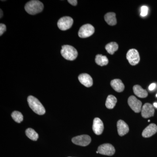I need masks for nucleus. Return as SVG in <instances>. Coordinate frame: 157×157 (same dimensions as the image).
Listing matches in <instances>:
<instances>
[{
  "label": "nucleus",
  "mask_w": 157,
  "mask_h": 157,
  "mask_svg": "<svg viewBox=\"0 0 157 157\" xmlns=\"http://www.w3.org/2000/svg\"><path fill=\"white\" fill-rule=\"evenodd\" d=\"M126 57L129 63L132 66L137 65L140 62V56L136 49H130L127 52Z\"/></svg>",
  "instance_id": "7"
},
{
  "label": "nucleus",
  "mask_w": 157,
  "mask_h": 157,
  "mask_svg": "<svg viewBox=\"0 0 157 157\" xmlns=\"http://www.w3.org/2000/svg\"><path fill=\"white\" fill-rule=\"evenodd\" d=\"M148 7L146 6H143L141 8V12L140 15L142 17H145L148 13Z\"/></svg>",
  "instance_id": "23"
},
{
  "label": "nucleus",
  "mask_w": 157,
  "mask_h": 157,
  "mask_svg": "<svg viewBox=\"0 0 157 157\" xmlns=\"http://www.w3.org/2000/svg\"><path fill=\"white\" fill-rule=\"evenodd\" d=\"M154 106L157 108V103H155L154 104Z\"/></svg>",
  "instance_id": "28"
},
{
  "label": "nucleus",
  "mask_w": 157,
  "mask_h": 157,
  "mask_svg": "<svg viewBox=\"0 0 157 157\" xmlns=\"http://www.w3.org/2000/svg\"><path fill=\"white\" fill-rule=\"evenodd\" d=\"M141 116L144 118L151 117L154 115L155 109L152 105L146 103L141 108Z\"/></svg>",
  "instance_id": "10"
},
{
  "label": "nucleus",
  "mask_w": 157,
  "mask_h": 157,
  "mask_svg": "<svg viewBox=\"0 0 157 157\" xmlns=\"http://www.w3.org/2000/svg\"><path fill=\"white\" fill-rule=\"evenodd\" d=\"M62 56L68 60L73 61L78 56V52L76 48L70 45H64L61 50Z\"/></svg>",
  "instance_id": "3"
},
{
  "label": "nucleus",
  "mask_w": 157,
  "mask_h": 157,
  "mask_svg": "<svg viewBox=\"0 0 157 157\" xmlns=\"http://www.w3.org/2000/svg\"><path fill=\"white\" fill-rule=\"evenodd\" d=\"M25 134L26 136L29 137L31 140H34V141H36L39 138V135L35 130L29 128L26 129L25 131Z\"/></svg>",
  "instance_id": "20"
},
{
  "label": "nucleus",
  "mask_w": 157,
  "mask_h": 157,
  "mask_svg": "<svg viewBox=\"0 0 157 157\" xmlns=\"http://www.w3.org/2000/svg\"><path fill=\"white\" fill-rule=\"evenodd\" d=\"M3 16V11H2V9H1V18H2V17Z\"/></svg>",
  "instance_id": "27"
},
{
  "label": "nucleus",
  "mask_w": 157,
  "mask_h": 157,
  "mask_svg": "<svg viewBox=\"0 0 157 157\" xmlns=\"http://www.w3.org/2000/svg\"><path fill=\"white\" fill-rule=\"evenodd\" d=\"M148 122H150V120H148Z\"/></svg>",
  "instance_id": "29"
},
{
  "label": "nucleus",
  "mask_w": 157,
  "mask_h": 157,
  "mask_svg": "<svg viewBox=\"0 0 157 157\" xmlns=\"http://www.w3.org/2000/svg\"><path fill=\"white\" fill-rule=\"evenodd\" d=\"M134 94L140 98H145L148 95V93L146 90L143 89L140 85H136L133 87Z\"/></svg>",
  "instance_id": "16"
},
{
  "label": "nucleus",
  "mask_w": 157,
  "mask_h": 157,
  "mask_svg": "<svg viewBox=\"0 0 157 157\" xmlns=\"http://www.w3.org/2000/svg\"><path fill=\"white\" fill-rule=\"evenodd\" d=\"M78 79L80 83L86 87H91L93 84V78L87 73H82L78 76Z\"/></svg>",
  "instance_id": "12"
},
{
  "label": "nucleus",
  "mask_w": 157,
  "mask_h": 157,
  "mask_svg": "<svg viewBox=\"0 0 157 157\" xmlns=\"http://www.w3.org/2000/svg\"><path fill=\"white\" fill-rule=\"evenodd\" d=\"M95 32L94 28L91 25L87 24L81 27L78 32V36L81 38H87L93 35Z\"/></svg>",
  "instance_id": "4"
},
{
  "label": "nucleus",
  "mask_w": 157,
  "mask_h": 157,
  "mask_svg": "<svg viewBox=\"0 0 157 157\" xmlns=\"http://www.w3.org/2000/svg\"><path fill=\"white\" fill-rule=\"evenodd\" d=\"M98 151L100 154L112 156L114 154L115 148L110 144H104L98 147Z\"/></svg>",
  "instance_id": "9"
},
{
  "label": "nucleus",
  "mask_w": 157,
  "mask_h": 157,
  "mask_svg": "<svg viewBox=\"0 0 157 157\" xmlns=\"http://www.w3.org/2000/svg\"><path fill=\"white\" fill-rule=\"evenodd\" d=\"M95 62L97 64L102 67L107 65L108 59L107 56L101 54H98L96 56Z\"/></svg>",
  "instance_id": "19"
},
{
  "label": "nucleus",
  "mask_w": 157,
  "mask_h": 157,
  "mask_svg": "<svg viewBox=\"0 0 157 157\" xmlns=\"http://www.w3.org/2000/svg\"><path fill=\"white\" fill-rule=\"evenodd\" d=\"M72 142L74 144L81 146H86L90 143L91 138L89 135H84L73 137Z\"/></svg>",
  "instance_id": "6"
},
{
  "label": "nucleus",
  "mask_w": 157,
  "mask_h": 157,
  "mask_svg": "<svg viewBox=\"0 0 157 157\" xmlns=\"http://www.w3.org/2000/svg\"><path fill=\"white\" fill-rule=\"evenodd\" d=\"M156 87V84L155 83H151L149 86L148 89L152 91L155 89Z\"/></svg>",
  "instance_id": "26"
},
{
  "label": "nucleus",
  "mask_w": 157,
  "mask_h": 157,
  "mask_svg": "<svg viewBox=\"0 0 157 157\" xmlns=\"http://www.w3.org/2000/svg\"><path fill=\"white\" fill-rule=\"evenodd\" d=\"M128 104L131 109L135 113H139L141 111L142 108V102L136 97L131 96L128 99Z\"/></svg>",
  "instance_id": "8"
},
{
  "label": "nucleus",
  "mask_w": 157,
  "mask_h": 157,
  "mask_svg": "<svg viewBox=\"0 0 157 157\" xmlns=\"http://www.w3.org/2000/svg\"><path fill=\"white\" fill-rule=\"evenodd\" d=\"M117 128L118 135L123 136L128 133L129 129L128 125L123 120H119L117 122Z\"/></svg>",
  "instance_id": "13"
},
{
  "label": "nucleus",
  "mask_w": 157,
  "mask_h": 157,
  "mask_svg": "<svg viewBox=\"0 0 157 157\" xmlns=\"http://www.w3.org/2000/svg\"><path fill=\"white\" fill-rule=\"evenodd\" d=\"M68 2L73 6H76L77 4V1L76 0H69Z\"/></svg>",
  "instance_id": "25"
},
{
  "label": "nucleus",
  "mask_w": 157,
  "mask_h": 157,
  "mask_svg": "<svg viewBox=\"0 0 157 157\" xmlns=\"http://www.w3.org/2000/svg\"><path fill=\"white\" fill-rule=\"evenodd\" d=\"M11 117L16 122L20 123L23 120L22 113L17 111H14L11 113Z\"/></svg>",
  "instance_id": "22"
},
{
  "label": "nucleus",
  "mask_w": 157,
  "mask_h": 157,
  "mask_svg": "<svg viewBox=\"0 0 157 157\" xmlns=\"http://www.w3.org/2000/svg\"><path fill=\"white\" fill-rule=\"evenodd\" d=\"M157 132V126L155 124H151L144 130L142 135L144 137H149L154 135Z\"/></svg>",
  "instance_id": "14"
},
{
  "label": "nucleus",
  "mask_w": 157,
  "mask_h": 157,
  "mask_svg": "<svg viewBox=\"0 0 157 157\" xmlns=\"http://www.w3.org/2000/svg\"><path fill=\"white\" fill-rule=\"evenodd\" d=\"M73 23V20L72 17L69 16H65L59 19L57 25L60 29L65 31L71 28Z\"/></svg>",
  "instance_id": "5"
},
{
  "label": "nucleus",
  "mask_w": 157,
  "mask_h": 157,
  "mask_svg": "<svg viewBox=\"0 0 157 157\" xmlns=\"http://www.w3.org/2000/svg\"></svg>",
  "instance_id": "31"
},
{
  "label": "nucleus",
  "mask_w": 157,
  "mask_h": 157,
  "mask_svg": "<svg viewBox=\"0 0 157 157\" xmlns=\"http://www.w3.org/2000/svg\"><path fill=\"white\" fill-rule=\"evenodd\" d=\"M6 30V25L4 24L1 23L0 24V36H2Z\"/></svg>",
  "instance_id": "24"
},
{
  "label": "nucleus",
  "mask_w": 157,
  "mask_h": 157,
  "mask_svg": "<svg viewBox=\"0 0 157 157\" xmlns=\"http://www.w3.org/2000/svg\"><path fill=\"white\" fill-rule=\"evenodd\" d=\"M110 85L117 92L121 93L124 89V85L120 79H115L110 82Z\"/></svg>",
  "instance_id": "15"
},
{
  "label": "nucleus",
  "mask_w": 157,
  "mask_h": 157,
  "mask_svg": "<svg viewBox=\"0 0 157 157\" xmlns=\"http://www.w3.org/2000/svg\"><path fill=\"white\" fill-rule=\"evenodd\" d=\"M105 48L108 53L113 55L118 49V45L116 42H110L106 45Z\"/></svg>",
  "instance_id": "21"
},
{
  "label": "nucleus",
  "mask_w": 157,
  "mask_h": 157,
  "mask_svg": "<svg viewBox=\"0 0 157 157\" xmlns=\"http://www.w3.org/2000/svg\"><path fill=\"white\" fill-rule=\"evenodd\" d=\"M106 22L109 25H115L117 24V19L115 13L113 12H109L105 14L104 16Z\"/></svg>",
  "instance_id": "17"
},
{
  "label": "nucleus",
  "mask_w": 157,
  "mask_h": 157,
  "mask_svg": "<svg viewBox=\"0 0 157 157\" xmlns=\"http://www.w3.org/2000/svg\"><path fill=\"white\" fill-rule=\"evenodd\" d=\"M27 101L29 106L35 113L40 115L45 114V108L38 99L33 96H29L27 98Z\"/></svg>",
  "instance_id": "2"
},
{
  "label": "nucleus",
  "mask_w": 157,
  "mask_h": 157,
  "mask_svg": "<svg viewBox=\"0 0 157 157\" xmlns=\"http://www.w3.org/2000/svg\"><path fill=\"white\" fill-rule=\"evenodd\" d=\"M117 102V99L114 96L110 95L107 97L106 101V107L109 109H112L115 107Z\"/></svg>",
  "instance_id": "18"
},
{
  "label": "nucleus",
  "mask_w": 157,
  "mask_h": 157,
  "mask_svg": "<svg viewBox=\"0 0 157 157\" xmlns=\"http://www.w3.org/2000/svg\"><path fill=\"white\" fill-rule=\"evenodd\" d=\"M104 130V125L102 121L98 117L94 119L93 122V130L97 135H101Z\"/></svg>",
  "instance_id": "11"
},
{
  "label": "nucleus",
  "mask_w": 157,
  "mask_h": 157,
  "mask_svg": "<svg viewBox=\"0 0 157 157\" xmlns=\"http://www.w3.org/2000/svg\"><path fill=\"white\" fill-rule=\"evenodd\" d=\"M156 97H157V94H156Z\"/></svg>",
  "instance_id": "30"
},
{
  "label": "nucleus",
  "mask_w": 157,
  "mask_h": 157,
  "mask_svg": "<svg viewBox=\"0 0 157 157\" xmlns=\"http://www.w3.org/2000/svg\"><path fill=\"white\" fill-rule=\"evenodd\" d=\"M44 8L42 3L37 0H33L26 3L25 9L28 14L34 15L42 12Z\"/></svg>",
  "instance_id": "1"
}]
</instances>
